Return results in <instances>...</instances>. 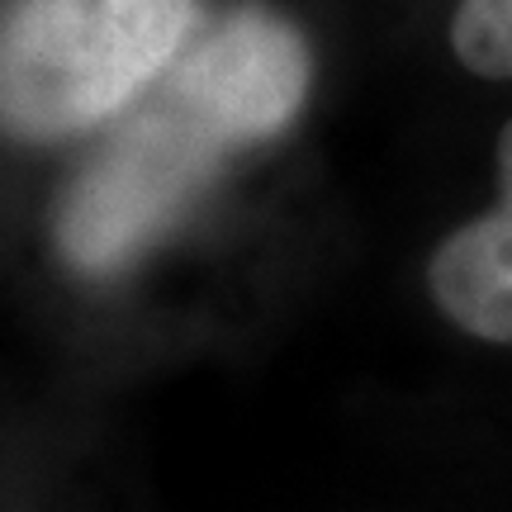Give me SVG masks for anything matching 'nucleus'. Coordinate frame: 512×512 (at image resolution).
Listing matches in <instances>:
<instances>
[{
	"instance_id": "nucleus-1",
	"label": "nucleus",
	"mask_w": 512,
	"mask_h": 512,
	"mask_svg": "<svg viewBox=\"0 0 512 512\" xmlns=\"http://www.w3.org/2000/svg\"><path fill=\"white\" fill-rule=\"evenodd\" d=\"M195 38V0H5L0 138L62 143L119 124Z\"/></svg>"
},
{
	"instance_id": "nucleus-5",
	"label": "nucleus",
	"mask_w": 512,
	"mask_h": 512,
	"mask_svg": "<svg viewBox=\"0 0 512 512\" xmlns=\"http://www.w3.org/2000/svg\"><path fill=\"white\" fill-rule=\"evenodd\" d=\"M460 67L489 81H512V0H460L451 19Z\"/></svg>"
},
{
	"instance_id": "nucleus-2",
	"label": "nucleus",
	"mask_w": 512,
	"mask_h": 512,
	"mask_svg": "<svg viewBox=\"0 0 512 512\" xmlns=\"http://www.w3.org/2000/svg\"><path fill=\"white\" fill-rule=\"evenodd\" d=\"M228 152L238 143L162 76L67 185L53 219L62 261L86 280L128 271L181 228Z\"/></svg>"
},
{
	"instance_id": "nucleus-4",
	"label": "nucleus",
	"mask_w": 512,
	"mask_h": 512,
	"mask_svg": "<svg viewBox=\"0 0 512 512\" xmlns=\"http://www.w3.org/2000/svg\"><path fill=\"white\" fill-rule=\"evenodd\" d=\"M437 309L479 342L512 347V124L498 133V200L427 261Z\"/></svg>"
},
{
	"instance_id": "nucleus-3",
	"label": "nucleus",
	"mask_w": 512,
	"mask_h": 512,
	"mask_svg": "<svg viewBox=\"0 0 512 512\" xmlns=\"http://www.w3.org/2000/svg\"><path fill=\"white\" fill-rule=\"evenodd\" d=\"M166 81L238 147H252L299 119L313 86V57L285 15L266 5H242L190 38Z\"/></svg>"
}]
</instances>
